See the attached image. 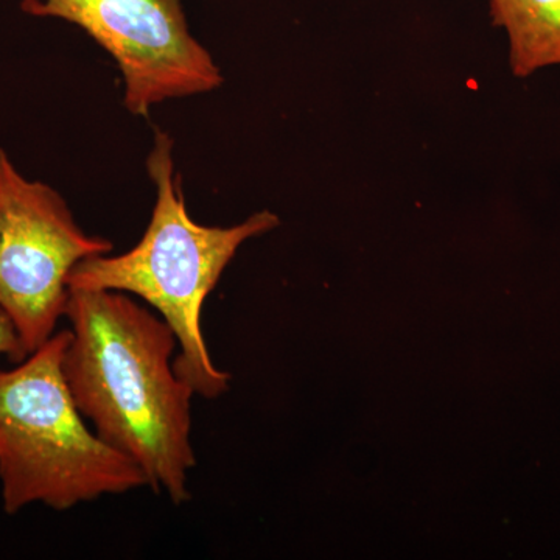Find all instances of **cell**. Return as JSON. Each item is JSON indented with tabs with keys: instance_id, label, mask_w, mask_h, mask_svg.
<instances>
[{
	"instance_id": "cell-1",
	"label": "cell",
	"mask_w": 560,
	"mask_h": 560,
	"mask_svg": "<svg viewBox=\"0 0 560 560\" xmlns=\"http://www.w3.org/2000/svg\"><path fill=\"white\" fill-rule=\"evenodd\" d=\"M66 382L83 418L138 464L154 492L190 500L194 389L173 368L175 331L127 293L70 289Z\"/></svg>"
},
{
	"instance_id": "cell-2",
	"label": "cell",
	"mask_w": 560,
	"mask_h": 560,
	"mask_svg": "<svg viewBox=\"0 0 560 560\" xmlns=\"http://www.w3.org/2000/svg\"><path fill=\"white\" fill-rule=\"evenodd\" d=\"M175 140L154 132L147 172L156 201L149 226L135 248L120 256L92 257L77 265L69 290H113L135 294L158 312L178 340L173 368L180 381L205 399L230 388V374L220 371L202 335V307L228 265L249 238L279 226L271 210H261L235 226H205L191 219L175 167Z\"/></svg>"
},
{
	"instance_id": "cell-3",
	"label": "cell",
	"mask_w": 560,
	"mask_h": 560,
	"mask_svg": "<svg viewBox=\"0 0 560 560\" xmlns=\"http://www.w3.org/2000/svg\"><path fill=\"white\" fill-rule=\"evenodd\" d=\"M70 330L57 331L13 370H0V485L7 514L40 503L68 511L147 488L138 464L86 423L66 382Z\"/></svg>"
},
{
	"instance_id": "cell-4",
	"label": "cell",
	"mask_w": 560,
	"mask_h": 560,
	"mask_svg": "<svg viewBox=\"0 0 560 560\" xmlns=\"http://www.w3.org/2000/svg\"><path fill=\"white\" fill-rule=\"evenodd\" d=\"M113 249L77 223L60 191L25 178L0 149V311L28 355L57 334L77 265Z\"/></svg>"
},
{
	"instance_id": "cell-5",
	"label": "cell",
	"mask_w": 560,
	"mask_h": 560,
	"mask_svg": "<svg viewBox=\"0 0 560 560\" xmlns=\"http://www.w3.org/2000/svg\"><path fill=\"white\" fill-rule=\"evenodd\" d=\"M21 10L75 25L98 44L120 70L124 106L132 116L147 117L161 103L223 84L180 0H22Z\"/></svg>"
},
{
	"instance_id": "cell-6",
	"label": "cell",
	"mask_w": 560,
	"mask_h": 560,
	"mask_svg": "<svg viewBox=\"0 0 560 560\" xmlns=\"http://www.w3.org/2000/svg\"><path fill=\"white\" fill-rule=\"evenodd\" d=\"M489 14L506 33L512 75L560 66V0H489Z\"/></svg>"
},
{
	"instance_id": "cell-7",
	"label": "cell",
	"mask_w": 560,
	"mask_h": 560,
	"mask_svg": "<svg viewBox=\"0 0 560 560\" xmlns=\"http://www.w3.org/2000/svg\"><path fill=\"white\" fill-rule=\"evenodd\" d=\"M0 355L7 357L13 363H21L28 357L13 323L2 311H0Z\"/></svg>"
}]
</instances>
